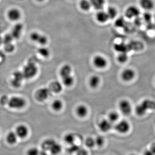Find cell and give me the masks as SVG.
Wrapping results in <instances>:
<instances>
[{"label":"cell","instance_id":"cell-1","mask_svg":"<svg viewBox=\"0 0 155 155\" xmlns=\"http://www.w3.org/2000/svg\"><path fill=\"white\" fill-rule=\"evenodd\" d=\"M155 110V102L153 100L145 99L136 107V114L138 116H143L149 110Z\"/></svg>","mask_w":155,"mask_h":155},{"label":"cell","instance_id":"cell-2","mask_svg":"<svg viewBox=\"0 0 155 155\" xmlns=\"http://www.w3.org/2000/svg\"><path fill=\"white\" fill-rule=\"evenodd\" d=\"M22 72L25 79H31L37 74L38 68L35 63L29 62L25 65Z\"/></svg>","mask_w":155,"mask_h":155},{"label":"cell","instance_id":"cell-3","mask_svg":"<svg viewBox=\"0 0 155 155\" xmlns=\"http://www.w3.org/2000/svg\"><path fill=\"white\" fill-rule=\"evenodd\" d=\"M26 104V101L23 98L15 96L9 99L8 105L12 109H21L24 107Z\"/></svg>","mask_w":155,"mask_h":155},{"label":"cell","instance_id":"cell-4","mask_svg":"<svg viewBox=\"0 0 155 155\" xmlns=\"http://www.w3.org/2000/svg\"><path fill=\"white\" fill-rule=\"evenodd\" d=\"M51 91L49 87H42L37 91L35 96L38 101L42 102L48 98L51 95Z\"/></svg>","mask_w":155,"mask_h":155},{"label":"cell","instance_id":"cell-5","mask_svg":"<svg viewBox=\"0 0 155 155\" xmlns=\"http://www.w3.org/2000/svg\"><path fill=\"white\" fill-rule=\"evenodd\" d=\"M119 108L120 112L125 116H128L132 112V106L129 101L122 100L119 102Z\"/></svg>","mask_w":155,"mask_h":155},{"label":"cell","instance_id":"cell-6","mask_svg":"<svg viewBox=\"0 0 155 155\" xmlns=\"http://www.w3.org/2000/svg\"><path fill=\"white\" fill-rule=\"evenodd\" d=\"M30 38L32 41L43 46L46 45L48 42L47 37L36 31H34L31 34Z\"/></svg>","mask_w":155,"mask_h":155},{"label":"cell","instance_id":"cell-7","mask_svg":"<svg viewBox=\"0 0 155 155\" xmlns=\"http://www.w3.org/2000/svg\"><path fill=\"white\" fill-rule=\"evenodd\" d=\"M115 127L117 132L122 134H125L130 130V126L129 122L126 120H123L118 122Z\"/></svg>","mask_w":155,"mask_h":155},{"label":"cell","instance_id":"cell-8","mask_svg":"<svg viewBox=\"0 0 155 155\" xmlns=\"http://www.w3.org/2000/svg\"><path fill=\"white\" fill-rule=\"evenodd\" d=\"M140 14V11L138 8L136 6L133 5L127 7L125 12V17L128 19L136 18L139 16Z\"/></svg>","mask_w":155,"mask_h":155},{"label":"cell","instance_id":"cell-9","mask_svg":"<svg viewBox=\"0 0 155 155\" xmlns=\"http://www.w3.org/2000/svg\"><path fill=\"white\" fill-rule=\"evenodd\" d=\"M93 63L95 67L99 69H103L105 68L108 64L106 58L100 55H97L95 56Z\"/></svg>","mask_w":155,"mask_h":155},{"label":"cell","instance_id":"cell-10","mask_svg":"<svg viewBox=\"0 0 155 155\" xmlns=\"http://www.w3.org/2000/svg\"><path fill=\"white\" fill-rule=\"evenodd\" d=\"M24 78L22 72L16 71L13 73V78L11 81V84L14 87L18 88L21 86L22 81Z\"/></svg>","mask_w":155,"mask_h":155},{"label":"cell","instance_id":"cell-11","mask_svg":"<svg viewBox=\"0 0 155 155\" xmlns=\"http://www.w3.org/2000/svg\"><path fill=\"white\" fill-rule=\"evenodd\" d=\"M135 72L130 68L125 69L121 73V78L125 82H129L133 80L135 78Z\"/></svg>","mask_w":155,"mask_h":155},{"label":"cell","instance_id":"cell-12","mask_svg":"<svg viewBox=\"0 0 155 155\" xmlns=\"http://www.w3.org/2000/svg\"><path fill=\"white\" fill-rule=\"evenodd\" d=\"M15 132L18 137L21 139H24L28 136L29 130H28V127L26 125H20L17 126Z\"/></svg>","mask_w":155,"mask_h":155},{"label":"cell","instance_id":"cell-13","mask_svg":"<svg viewBox=\"0 0 155 155\" xmlns=\"http://www.w3.org/2000/svg\"><path fill=\"white\" fill-rule=\"evenodd\" d=\"M8 17L11 21H17L21 18V12L19 9L16 8H13L8 11Z\"/></svg>","mask_w":155,"mask_h":155},{"label":"cell","instance_id":"cell-14","mask_svg":"<svg viewBox=\"0 0 155 155\" xmlns=\"http://www.w3.org/2000/svg\"><path fill=\"white\" fill-rule=\"evenodd\" d=\"M139 3L140 8L145 11H151L155 7L153 0H139Z\"/></svg>","mask_w":155,"mask_h":155},{"label":"cell","instance_id":"cell-15","mask_svg":"<svg viewBox=\"0 0 155 155\" xmlns=\"http://www.w3.org/2000/svg\"><path fill=\"white\" fill-rule=\"evenodd\" d=\"M23 29V25L22 23H18L14 25L11 33L14 39H17L20 37Z\"/></svg>","mask_w":155,"mask_h":155},{"label":"cell","instance_id":"cell-16","mask_svg":"<svg viewBox=\"0 0 155 155\" xmlns=\"http://www.w3.org/2000/svg\"><path fill=\"white\" fill-rule=\"evenodd\" d=\"M98 127L101 131L105 133L110 130L112 127V123L108 119H104L100 122Z\"/></svg>","mask_w":155,"mask_h":155},{"label":"cell","instance_id":"cell-17","mask_svg":"<svg viewBox=\"0 0 155 155\" xmlns=\"http://www.w3.org/2000/svg\"><path fill=\"white\" fill-rule=\"evenodd\" d=\"M97 21L101 23H105L109 19V17L106 11L100 10L96 15Z\"/></svg>","mask_w":155,"mask_h":155},{"label":"cell","instance_id":"cell-18","mask_svg":"<svg viewBox=\"0 0 155 155\" xmlns=\"http://www.w3.org/2000/svg\"><path fill=\"white\" fill-rule=\"evenodd\" d=\"M49 88L51 92L56 94H59L63 91V86L60 81H55L51 83Z\"/></svg>","mask_w":155,"mask_h":155},{"label":"cell","instance_id":"cell-19","mask_svg":"<svg viewBox=\"0 0 155 155\" xmlns=\"http://www.w3.org/2000/svg\"><path fill=\"white\" fill-rule=\"evenodd\" d=\"M76 114L80 118H84L88 114V109L84 105H80L76 108Z\"/></svg>","mask_w":155,"mask_h":155},{"label":"cell","instance_id":"cell-20","mask_svg":"<svg viewBox=\"0 0 155 155\" xmlns=\"http://www.w3.org/2000/svg\"><path fill=\"white\" fill-rule=\"evenodd\" d=\"M72 72V68L69 64H65L62 67L60 71V74L61 77L64 78L68 75H71Z\"/></svg>","mask_w":155,"mask_h":155},{"label":"cell","instance_id":"cell-21","mask_svg":"<svg viewBox=\"0 0 155 155\" xmlns=\"http://www.w3.org/2000/svg\"><path fill=\"white\" fill-rule=\"evenodd\" d=\"M100 81H101V79L98 75H93L90 78L89 80V84L91 88H96L99 85Z\"/></svg>","mask_w":155,"mask_h":155},{"label":"cell","instance_id":"cell-22","mask_svg":"<svg viewBox=\"0 0 155 155\" xmlns=\"http://www.w3.org/2000/svg\"><path fill=\"white\" fill-rule=\"evenodd\" d=\"M18 137L16 132L11 131L7 134L6 140L9 144L14 145L17 143Z\"/></svg>","mask_w":155,"mask_h":155},{"label":"cell","instance_id":"cell-23","mask_svg":"<svg viewBox=\"0 0 155 155\" xmlns=\"http://www.w3.org/2000/svg\"><path fill=\"white\" fill-rule=\"evenodd\" d=\"M79 6L82 11H87L90 10L92 6L90 0H81Z\"/></svg>","mask_w":155,"mask_h":155},{"label":"cell","instance_id":"cell-24","mask_svg":"<svg viewBox=\"0 0 155 155\" xmlns=\"http://www.w3.org/2000/svg\"><path fill=\"white\" fill-rule=\"evenodd\" d=\"M74 78L72 75H68L64 78H62L63 84L66 87H70L73 85L74 82Z\"/></svg>","mask_w":155,"mask_h":155},{"label":"cell","instance_id":"cell-25","mask_svg":"<svg viewBox=\"0 0 155 155\" xmlns=\"http://www.w3.org/2000/svg\"><path fill=\"white\" fill-rule=\"evenodd\" d=\"M109 19H114L117 17L118 11L114 7H110L108 8L107 11Z\"/></svg>","mask_w":155,"mask_h":155},{"label":"cell","instance_id":"cell-26","mask_svg":"<svg viewBox=\"0 0 155 155\" xmlns=\"http://www.w3.org/2000/svg\"><path fill=\"white\" fill-rule=\"evenodd\" d=\"M62 150V148L61 144L56 142L51 147L49 151L53 155H57L59 154L61 152Z\"/></svg>","mask_w":155,"mask_h":155},{"label":"cell","instance_id":"cell-27","mask_svg":"<svg viewBox=\"0 0 155 155\" xmlns=\"http://www.w3.org/2000/svg\"><path fill=\"white\" fill-rule=\"evenodd\" d=\"M56 142L55 140L52 139H48L43 142L42 147L45 150H50L53 145Z\"/></svg>","mask_w":155,"mask_h":155},{"label":"cell","instance_id":"cell-28","mask_svg":"<svg viewBox=\"0 0 155 155\" xmlns=\"http://www.w3.org/2000/svg\"><path fill=\"white\" fill-rule=\"evenodd\" d=\"M52 107L54 111H61L63 107V103L61 100H55L52 104Z\"/></svg>","mask_w":155,"mask_h":155},{"label":"cell","instance_id":"cell-29","mask_svg":"<svg viewBox=\"0 0 155 155\" xmlns=\"http://www.w3.org/2000/svg\"><path fill=\"white\" fill-rule=\"evenodd\" d=\"M114 48L115 51L119 53H127V47L124 44H116L114 45Z\"/></svg>","mask_w":155,"mask_h":155},{"label":"cell","instance_id":"cell-30","mask_svg":"<svg viewBox=\"0 0 155 155\" xmlns=\"http://www.w3.org/2000/svg\"><path fill=\"white\" fill-rule=\"evenodd\" d=\"M75 135L72 133H68L66 134L64 137V141L69 145L74 144L75 141Z\"/></svg>","mask_w":155,"mask_h":155},{"label":"cell","instance_id":"cell-31","mask_svg":"<svg viewBox=\"0 0 155 155\" xmlns=\"http://www.w3.org/2000/svg\"><path fill=\"white\" fill-rule=\"evenodd\" d=\"M38 52L42 57L44 58H48L50 55V51L48 48L45 47H41L39 48L38 50Z\"/></svg>","mask_w":155,"mask_h":155},{"label":"cell","instance_id":"cell-32","mask_svg":"<svg viewBox=\"0 0 155 155\" xmlns=\"http://www.w3.org/2000/svg\"><path fill=\"white\" fill-rule=\"evenodd\" d=\"M90 1L91 3L92 6L100 10L102 8L105 3V0H90Z\"/></svg>","mask_w":155,"mask_h":155},{"label":"cell","instance_id":"cell-33","mask_svg":"<svg viewBox=\"0 0 155 155\" xmlns=\"http://www.w3.org/2000/svg\"><path fill=\"white\" fill-rule=\"evenodd\" d=\"M119 118V115L116 111H112L108 115V120L112 123L116 122Z\"/></svg>","mask_w":155,"mask_h":155},{"label":"cell","instance_id":"cell-34","mask_svg":"<svg viewBox=\"0 0 155 155\" xmlns=\"http://www.w3.org/2000/svg\"><path fill=\"white\" fill-rule=\"evenodd\" d=\"M128 55L127 53H120L117 57V61L120 64H124L128 60Z\"/></svg>","mask_w":155,"mask_h":155},{"label":"cell","instance_id":"cell-35","mask_svg":"<svg viewBox=\"0 0 155 155\" xmlns=\"http://www.w3.org/2000/svg\"><path fill=\"white\" fill-rule=\"evenodd\" d=\"M85 144L87 147L92 148L96 145L95 139L91 137H87L85 140Z\"/></svg>","mask_w":155,"mask_h":155},{"label":"cell","instance_id":"cell-36","mask_svg":"<svg viewBox=\"0 0 155 155\" xmlns=\"http://www.w3.org/2000/svg\"><path fill=\"white\" fill-rule=\"evenodd\" d=\"M14 38L11 34H8L6 35L3 38V44L4 45L12 43Z\"/></svg>","mask_w":155,"mask_h":155},{"label":"cell","instance_id":"cell-37","mask_svg":"<svg viewBox=\"0 0 155 155\" xmlns=\"http://www.w3.org/2000/svg\"><path fill=\"white\" fill-rule=\"evenodd\" d=\"M96 145L98 147H101L104 144L105 140L104 137L101 136L97 137L95 139Z\"/></svg>","mask_w":155,"mask_h":155},{"label":"cell","instance_id":"cell-38","mask_svg":"<svg viewBox=\"0 0 155 155\" xmlns=\"http://www.w3.org/2000/svg\"><path fill=\"white\" fill-rule=\"evenodd\" d=\"M39 150L37 148L31 147L28 150L27 155H39Z\"/></svg>","mask_w":155,"mask_h":155},{"label":"cell","instance_id":"cell-39","mask_svg":"<svg viewBox=\"0 0 155 155\" xmlns=\"http://www.w3.org/2000/svg\"><path fill=\"white\" fill-rule=\"evenodd\" d=\"M5 50L7 52L11 53L14 51L15 49V46L12 43L8 44L5 45Z\"/></svg>","mask_w":155,"mask_h":155},{"label":"cell","instance_id":"cell-40","mask_svg":"<svg viewBox=\"0 0 155 155\" xmlns=\"http://www.w3.org/2000/svg\"><path fill=\"white\" fill-rule=\"evenodd\" d=\"M9 100L8 97L5 95H4L0 98V104L2 105H5L6 104H8Z\"/></svg>","mask_w":155,"mask_h":155},{"label":"cell","instance_id":"cell-41","mask_svg":"<svg viewBox=\"0 0 155 155\" xmlns=\"http://www.w3.org/2000/svg\"><path fill=\"white\" fill-rule=\"evenodd\" d=\"M71 146L69 149V152L71 153H76L79 150L80 148L77 145L73 144L70 145Z\"/></svg>","mask_w":155,"mask_h":155},{"label":"cell","instance_id":"cell-42","mask_svg":"<svg viewBox=\"0 0 155 155\" xmlns=\"http://www.w3.org/2000/svg\"><path fill=\"white\" fill-rule=\"evenodd\" d=\"M124 20L121 18L117 19L115 22V25H116V27H122L123 24H124Z\"/></svg>","mask_w":155,"mask_h":155},{"label":"cell","instance_id":"cell-43","mask_svg":"<svg viewBox=\"0 0 155 155\" xmlns=\"http://www.w3.org/2000/svg\"><path fill=\"white\" fill-rule=\"evenodd\" d=\"M76 153V155H87V151L84 149H79Z\"/></svg>","mask_w":155,"mask_h":155},{"label":"cell","instance_id":"cell-44","mask_svg":"<svg viewBox=\"0 0 155 155\" xmlns=\"http://www.w3.org/2000/svg\"><path fill=\"white\" fill-rule=\"evenodd\" d=\"M143 155H155L150 150H146L143 153Z\"/></svg>","mask_w":155,"mask_h":155},{"label":"cell","instance_id":"cell-45","mask_svg":"<svg viewBox=\"0 0 155 155\" xmlns=\"http://www.w3.org/2000/svg\"><path fill=\"white\" fill-rule=\"evenodd\" d=\"M150 150L152 151V152L155 155V143H152L150 147Z\"/></svg>","mask_w":155,"mask_h":155},{"label":"cell","instance_id":"cell-46","mask_svg":"<svg viewBox=\"0 0 155 155\" xmlns=\"http://www.w3.org/2000/svg\"><path fill=\"white\" fill-rule=\"evenodd\" d=\"M2 44H3V38H2L0 37V46Z\"/></svg>","mask_w":155,"mask_h":155},{"label":"cell","instance_id":"cell-47","mask_svg":"<svg viewBox=\"0 0 155 155\" xmlns=\"http://www.w3.org/2000/svg\"><path fill=\"white\" fill-rule=\"evenodd\" d=\"M36 1L39 2H44L45 0H36Z\"/></svg>","mask_w":155,"mask_h":155},{"label":"cell","instance_id":"cell-48","mask_svg":"<svg viewBox=\"0 0 155 155\" xmlns=\"http://www.w3.org/2000/svg\"><path fill=\"white\" fill-rule=\"evenodd\" d=\"M130 155H137L136 154H134V153H132V154H130Z\"/></svg>","mask_w":155,"mask_h":155}]
</instances>
